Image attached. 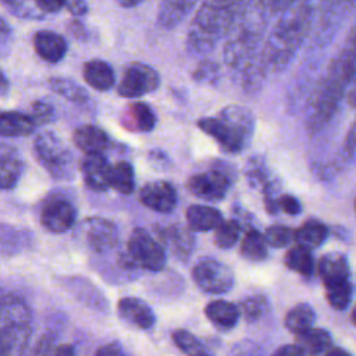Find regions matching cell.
<instances>
[{
  "instance_id": "1",
  "label": "cell",
  "mask_w": 356,
  "mask_h": 356,
  "mask_svg": "<svg viewBox=\"0 0 356 356\" xmlns=\"http://www.w3.org/2000/svg\"><path fill=\"white\" fill-rule=\"evenodd\" d=\"M243 6L245 0H203L188 29V53L193 56L210 53L229 32Z\"/></svg>"
},
{
  "instance_id": "2",
  "label": "cell",
  "mask_w": 356,
  "mask_h": 356,
  "mask_svg": "<svg viewBox=\"0 0 356 356\" xmlns=\"http://www.w3.org/2000/svg\"><path fill=\"white\" fill-rule=\"evenodd\" d=\"M312 15L313 4L310 0H303L302 4L293 6L291 11L282 15L261 53V63L267 70L282 71L291 63L307 33Z\"/></svg>"
},
{
  "instance_id": "3",
  "label": "cell",
  "mask_w": 356,
  "mask_h": 356,
  "mask_svg": "<svg viewBox=\"0 0 356 356\" xmlns=\"http://www.w3.org/2000/svg\"><path fill=\"white\" fill-rule=\"evenodd\" d=\"M197 127L211 136L222 150L239 153L249 145L253 136L254 118L246 107L229 104L220 111L218 117L200 118Z\"/></svg>"
},
{
  "instance_id": "4",
  "label": "cell",
  "mask_w": 356,
  "mask_h": 356,
  "mask_svg": "<svg viewBox=\"0 0 356 356\" xmlns=\"http://www.w3.org/2000/svg\"><path fill=\"white\" fill-rule=\"evenodd\" d=\"M355 75L353 63V39L350 40L349 49L343 54H339L335 67L332 65L328 71V76L323 81L320 90L317 92L316 100L313 102V114L309 121L314 127H321L327 122L335 113L338 103L346 90L349 82H352Z\"/></svg>"
},
{
  "instance_id": "5",
  "label": "cell",
  "mask_w": 356,
  "mask_h": 356,
  "mask_svg": "<svg viewBox=\"0 0 356 356\" xmlns=\"http://www.w3.org/2000/svg\"><path fill=\"white\" fill-rule=\"evenodd\" d=\"M266 28L264 11L252 7L235 26L224 49V61L231 70H241L248 57L256 51Z\"/></svg>"
},
{
  "instance_id": "6",
  "label": "cell",
  "mask_w": 356,
  "mask_h": 356,
  "mask_svg": "<svg viewBox=\"0 0 356 356\" xmlns=\"http://www.w3.org/2000/svg\"><path fill=\"white\" fill-rule=\"evenodd\" d=\"M35 154L47 172L57 179L71 178L74 157L67 145L51 131L40 132L33 142Z\"/></svg>"
},
{
  "instance_id": "7",
  "label": "cell",
  "mask_w": 356,
  "mask_h": 356,
  "mask_svg": "<svg viewBox=\"0 0 356 356\" xmlns=\"http://www.w3.org/2000/svg\"><path fill=\"white\" fill-rule=\"evenodd\" d=\"M128 256L136 267L149 271H161L165 267V252L163 245L145 228H135L127 243Z\"/></svg>"
},
{
  "instance_id": "8",
  "label": "cell",
  "mask_w": 356,
  "mask_h": 356,
  "mask_svg": "<svg viewBox=\"0 0 356 356\" xmlns=\"http://www.w3.org/2000/svg\"><path fill=\"white\" fill-rule=\"evenodd\" d=\"M192 280L200 291L214 295H221L231 291L235 284L232 268L228 264L211 257H203L193 266Z\"/></svg>"
},
{
  "instance_id": "9",
  "label": "cell",
  "mask_w": 356,
  "mask_h": 356,
  "mask_svg": "<svg viewBox=\"0 0 356 356\" xmlns=\"http://www.w3.org/2000/svg\"><path fill=\"white\" fill-rule=\"evenodd\" d=\"M160 75L156 68L143 63L131 64L117 88V93L125 99H138L154 92L160 86Z\"/></svg>"
},
{
  "instance_id": "10",
  "label": "cell",
  "mask_w": 356,
  "mask_h": 356,
  "mask_svg": "<svg viewBox=\"0 0 356 356\" xmlns=\"http://www.w3.org/2000/svg\"><path fill=\"white\" fill-rule=\"evenodd\" d=\"M231 185V174L224 165L195 174L186 182L188 191L204 200H221Z\"/></svg>"
},
{
  "instance_id": "11",
  "label": "cell",
  "mask_w": 356,
  "mask_h": 356,
  "mask_svg": "<svg viewBox=\"0 0 356 356\" xmlns=\"http://www.w3.org/2000/svg\"><path fill=\"white\" fill-rule=\"evenodd\" d=\"M78 236L89 250L97 253L113 249L118 241L115 225L102 217H90L82 221Z\"/></svg>"
},
{
  "instance_id": "12",
  "label": "cell",
  "mask_w": 356,
  "mask_h": 356,
  "mask_svg": "<svg viewBox=\"0 0 356 356\" xmlns=\"http://www.w3.org/2000/svg\"><path fill=\"white\" fill-rule=\"evenodd\" d=\"M76 221V209L71 200L63 196L49 199L40 211L42 225L53 232L63 234L74 227Z\"/></svg>"
},
{
  "instance_id": "13",
  "label": "cell",
  "mask_w": 356,
  "mask_h": 356,
  "mask_svg": "<svg viewBox=\"0 0 356 356\" xmlns=\"http://www.w3.org/2000/svg\"><path fill=\"white\" fill-rule=\"evenodd\" d=\"M139 202L157 213H171L178 203V193L168 181H150L139 191Z\"/></svg>"
},
{
  "instance_id": "14",
  "label": "cell",
  "mask_w": 356,
  "mask_h": 356,
  "mask_svg": "<svg viewBox=\"0 0 356 356\" xmlns=\"http://www.w3.org/2000/svg\"><path fill=\"white\" fill-rule=\"evenodd\" d=\"M117 312L124 321L140 330H150L156 324L154 312L145 300L139 298H121L117 303Z\"/></svg>"
},
{
  "instance_id": "15",
  "label": "cell",
  "mask_w": 356,
  "mask_h": 356,
  "mask_svg": "<svg viewBox=\"0 0 356 356\" xmlns=\"http://www.w3.org/2000/svg\"><path fill=\"white\" fill-rule=\"evenodd\" d=\"M110 164L103 153L85 154L81 161V172L85 185L93 192H104L108 188Z\"/></svg>"
},
{
  "instance_id": "16",
  "label": "cell",
  "mask_w": 356,
  "mask_h": 356,
  "mask_svg": "<svg viewBox=\"0 0 356 356\" xmlns=\"http://www.w3.org/2000/svg\"><path fill=\"white\" fill-rule=\"evenodd\" d=\"M33 49L46 63L56 64L64 58L68 50L67 40L53 31H38L33 35Z\"/></svg>"
},
{
  "instance_id": "17",
  "label": "cell",
  "mask_w": 356,
  "mask_h": 356,
  "mask_svg": "<svg viewBox=\"0 0 356 356\" xmlns=\"http://www.w3.org/2000/svg\"><path fill=\"white\" fill-rule=\"evenodd\" d=\"M72 142L85 154L103 153L110 146L107 134L102 128L90 124L78 127L72 134Z\"/></svg>"
},
{
  "instance_id": "18",
  "label": "cell",
  "mask_w": 356,
  "mask_h": 356,
  "mask_svg": "<svg viewBox=\"0 0 356 356\" xmlns=\"http://www.w3.org/2000/svg\"><path fill=\"white\" fill-rule=\"evenodd\" d=\"M24 170L19 152L6 143H0V189H10L17 185Z\"/></svg>"
},
{
  "instance_id": "19",
  "label": "cell",
  "mask_w": 356,
  "mask_h": 356,
  "mask_svg": "<svg viewBox=\"0 0 356 356\" xmlns=\"http://www.w3.org/2000/svg\"><path fill=\"white\" fill-rule=\"evenodd\" d=\"M82 75L85 82L100 92H107L108 89L113 88L115 82V75L113 67L100 58H93L89 60L83 64Z\"/></svg>"
},
{
  "instance_id": "20",
  "label": "cell",
  "mask_w": 356,
  "mask_h": 356,
  "mask_svg": "<svg viewBox=\"0 0 356 356\" xmlns=\"http://www.w3.org/2000/svg\"><path fill=\"white\" fill-rule=\"evenodd\" d=\"M318 274L323 284L349 280L350 267L348 257L339 252L325 253L318 261Z\"/></svg>"
},
{
  "instance_id": "21",
  "label": "cell",
  "mask_w": 356,
  "mask_h": 356,
  "mask_svg": "<svg viewBox=\"0 0 356 356\" xmlns=\"http://www.w3.org/2000/svg\"><path fill=\"white\" fill-rule=\"evenodd\" d=\"M199 0H163L159 8L157 22L163 29H172L179 25L195 8Z\"/></svg>"
},
{
  "instance_id": "22",
  "label": "cell",
  "mask_w": 356,
  "mask_h": 356,
  "mask_svg": "<svg viewBox=\"0 0 356 356\" xmlns=\"http://www.w3.org/2000/svg\"><path fill=\"white\" fill-rule=\"evenodd\" d=\"M188 227L192 231H211L214 229L224 218L218 209L203 204H191L185 213Z\"/></svg>"
},
{
  "instance_id": "23",
  "label": "cell",
  "mask_w": 356,
  "mask_h": 356,
  "mask_svg": "<svg viewBox=\"0 0 356 356\" xmlns=\"http://www.w3.org/2000/svg\"><path fill=\"white\" fill-rule=\"evenodd\" d=\"M239 307L232 302L224 299H216L206 305L204 314L207 320L221 330L232 328L239 318Z\"/></svg>"
},
{
  "instance_id": "24",
  "label": "cell",
  "mask_w": 356,
  "mask_h": 356,
  "mask_svg": "<svg viewBox=\"0 0 356 356\" xmlns=\"http://www.w3.org/2000/svg\"><path fill=\"white\" fill-rule=\"evenodd\" d=\"M296 345L305 355L317 356L324 353L332 345L331 334L324 328H307L300 334H296Z\"/></svg>"
},
{
  "instance_id": "25",
  "label": "cell",
  "mask_w": 356,
  "mask_h": 356,
  "mask_svg": "<svg viewBox=\"0 0 356 356\" xmlns=\"http://www.w3.org/2000/svg\"><path fill=\"white\" fill-rule=\"evenodd\" d=\"M36 125L28 114L19 111H0V136H28Z\"/></svg>"
},
{
  "instance_id": "26",
  "label": "cell",
  "mask_w": 356,
  "mask_h": 356,
  "mask_svg": "<svg viewBox=\"0 0 356 356\" xmlns=\"http://www.w3.org/2000/svg\"><path fill=\"white\" fill-rule=\"evenodd\" d=\"M49 86L50 89L60 95L61 97L67 99L68 102L81 106V107H89V104L92 103L90 95L75 81L70 79V78H64V76H54L49 79Z\"/></svg>"
},
{
  "instance_id": "27",
  "label": "cell",
  "mask_w": 356,
  "mask_h": 356,
  "mask_svg": "<svg viewBox=\"0 0 356 356\" xmlns=\"http://www.w3.org/2000/svg\"><path fill=\"white\" fill-rule=\"evenodd\" d=\"M161 239L172 249L177 257L185 260L188 256H191L195 238L189 229L181 225H171L161 232Z\"/></svg>"
},
{
  "instance_id": "28",
  "label": "cell",
  "mask_w": 356,
  "mask_h": 356,
  "mask_svg": "<svg viewBox=\"0 0 356 356\" xmlns=\"http://www.w3.org/2000/svg\"><path fill=\"white\" fill-rule=\"evenodd\" d=\"M328 236V228L325 224L316 218H310L305 221L298 229L293 231V241L298 242V245L314 249L321 246Z\"/></svg>"
},
{
  "instance_id": "29",
  "label": "cell",
  "mask_w": 356,
  "mask_h": 356,
  "mask_svg": "<svg viewBox=\"0 0 356 356\" xmlns=\"http://www.w3.org/2000/svg\"><path fill=\"white\" fill-rule=\"evenodd\" d=\"M157 122L156 113L153 108L143 102H135L128 106L125 127L139 132H150Z\"/></svg>"
},
{
  "instance_id": "30",
  "label": "cell",
  "mask_w": 356,
  "mask_h": 356,
  "mask_svg": "<svg viewBox=\"0 0 356 356\" xmlns=\"http://www.w3.org/2000/svg\"><path fill=\"white\" fill-rule=\"evenodd\" d=\"M108 188L122 195H131L135 189V171L131 163L118 161L110 167Z\"/></svg>"
},
{
  "instance_id": "31",
  "label": "cell",
  "mask_w": 356,
  "mask_h": 356,
  "mask_svg": "<svg viewBox=\"0 0 356 356\" xmlns=\"http://www.w3.org/2000/svg\"><path fill=\"white\" fill-rule=\"evenodd\" d=\"M314 320H316L314 309L309 303H298L285 314L284 324L289 332L296 335L313 327Z\"/></svg>"
},
{
  "instance_id": "32",
  "label": "cell",
  "mask_w": 356,
  "mask_h": 356,
  "mask_svg": "<svg viewBox=\"0 0 356 356\" xmlns=\"http://www.w3.org/2000/svg\"><path fill=\"white\" fill-rule=\"evenodd\" d=\"M284 264L289 270H292L303 277H312L313 271H314V260H313V254H312L310 249L303 248L300 245L291 248L285 253Z\"/></svg>"
},
{
  "instance_id": "33",
  "label": "cell",
  "mask_w": 356,
  "mask_h": 356,
  "mask_svg": "<svg viewBox=\"0 0 356 356\" xmlns=\"http://www.w3.org/2000/svg\"><path fill=\"white\" fill-rule=\"evenodd\" d=\"M324 291H325V299L328 305L335 310H339V312L346 310V307L352 302L353 285L350 278L324 284Z\"/></svg>"
},
{
  "instance_id": "34",
  "label": "cell",
  "mask_w": 356,
  "mask_h": 356,
  "mask_svg": "<svg viewBox=\"0 0 356 356\" xmlns=\"http://www.w3.org/2000/svg\"><path fill=\"white\" fill-rule=\"evenodd\" d=\"M267 243L264 241V236L257 229H248L242 243H241V254L250 261H263L268 256Z\"/></svg>"
},
{
  "instance_id": "35",
  "label": "cell",
  "mask_w": 356,
  "mask_h": 356,
  "mask_svg": "<svg viewBox=\"0 0 356 356\" xmlns=\"http://www.w3.org/2000/svg\"><path fill=\"white\" fill-rule=\"evenodd\" d=\"M171 338L175 346L186 356H213L210 349L186 330H175Z\"/></svg>"
},
{
  "instance_id": "36",
  "label": "cell",
  "mask_w": 356,
  "mask_h": 356,
  "mask_svg": "<svg viewBox=\"0 0 356 356\" xmlns=\"http://www.w3.org/2000/svg\"><path fill=\"white\" fill-rule=\"evenodd\" d=\"M241 235V224L236 220H222L214 228V243L221 249L232 248Z\"/></svg>"
},
{
  "instance_id": "37",
  "label": "cell",
  "mask_w": 356,
  "mask_h": 356,
  "mask_svg": "<svg viewBox=\"0 0 356 356\" xmlns=\"http://www.w3.org/2000/svg\"><path fill=\"white\" fill-rule=\"evenodd\" d=\"M263 236L271 248H286L293 241V229L284 224H273L266 229Z\"/></svg>"
},
{
  "instance_id": "38",
  "label": "cell",
  "mask_w": 356,
  "mask_h": 356,
  "mask_svg": "<svg viewBox=\"0 0 356 356\" xmlns=\"http://www.w3.org/2000/svg\"><path fill=\"white\" fill-rule=\"evenodd\" d=\"M266 310H267V300L260 295H254L243 299L239 307V312H242V314L249 323H254L260 320L264 316Z\"/></svg>"
},
{
  "instance_id": "39",
  "label": "cell",
  "mask_w": 356,
  "mask_h": 356,
  "mask_svg": "<svg viewBox=\"0 0 356 356\" xmlns=\"http://www.w3.org/2000/svg\"><path fill=\"white\" fill-rule=\"evenodd\" d=\"M197 83L214 85L220 79V65L214 60H203L192 74Z\"/></svg>"
},
{
  "instance_id": "40",
  "label": "cell",
  "mask_w": 356,
  "mask_h": 356,
  "mask_svg": "<svg viewBox=\"0 0 356 356\" xmlns=\"http://www.w3.org/2000/svg\"><path fill=\"white\" fill-rule=\"evenodd\" d=\"M32 113H31V118L35 122V125H43V124H49L54 120L56 113H54V107L44 102V100H36L32 103Z\"/></svg>"
},
{
  "instance_id": "41",
  "label": "cell",
  "mask_w": 356,
  "mask_h": 356,
  "mask_svg": "<svg viewBox=\"0 0 356 356\" xmlns=\"http://www.w3.org/2000/svg\"><path fill=\"white\" fill-rule=\"evenodd\" d=\"M277 206L288 216H298L302 211L300 202L292 195H280L277 196Z\"/></svg>"
},
{
  "instance_id": "42",
  "label": "cell",
  "mask_w": 356,
  "mask_h": 356,
  "mask_svg": "<svg viewBox=\"0 0 356 356\" xmlns=\"http://www.w3.org/2000/svg\"><path fill=\"white\" fill-rule=\"evenodd\" d=\"M35 4L43 13H57L64 7L65 0H35Z\"/></svg>"
},
{
  "instance_id": "43",
  "label": "cell",
  "mask_w": 356,
  "mask_h": 356,
  "mask_svg": "<svg viewBox=\"0 0 356 356\" xmlns=\"http://www.w3.org/2000/svg\"><path fill=\"white\" fill-rule=\"evenodd\" d=\"M95 356H125L124 349L118 342H110L97 349Z\"/></svg>"
},
{
  "instance_id": "44",
  "label": "cell",
  "mask_w": 356,
  "mask_h": 356,
  "mask_svg": "<svg viewBox=\"0 0 356 356\" xmlns=\"http://www.w3.org/2000/svg\"><path fill=\"white\" fill-rule=\"evenodd\" d=\"M64 7L72 14V15H83L88 13V3L86 0H65Z\"/></svg>"
},
{
  "instance_id": "45",
  "label": "cell",
  "mask_w": 356,
  "mask_h": 356,
  "mask_svg": "<svg viewBox=\"0 0 356 356\" xmlns=\"http://www.w3.org/2000/svg\"><path fill=\"white\" fill-rule=\"evenodd\" d=\"M271 356H306L296 343H288L277 348Z\"/></svg>"
},
{
  "instance_id": "46",
  "label": "cell",
  "mask_w": 356,
  "mask_h": 356,
  "mask_svg": "<svg viewBox=\"0 0 356 356\" xmlns=\"http://www.w3.org/2000/svg\"><path fill=\"white\" fill-rule=\"evenodd\" d=\"M345 153L348 154L349 160H353L355 157V125L352 124L349 128V132L346 135L345 140Z\"/></svg>"
},
{
  "instance_id": "47",
  "label": "cell",
  "mask_w": 356,
  "mask_h": 356,
  "mask_svg": "<svg viewBox=\"0 0 356 356\" xmlns=\"http://www.w3.org/2000/svg\"><path fill=\"white\" fill-rule=\"evenodd\" d=\"M68 29H70V32L76 39H79V40H85L86 39V29H85V26L79 21H76V19L71 21L70 25H68Z\"/></svg>"
},
{
  "instance_id": "48",
  "label": "cell",
  "mask_w": 356,
  "mask_h": 356,
  "mask_svg": "<svg viewBox=\"0 0 356 356\" xmlns=\"http://www.w3.org/2000/svg\"><path fill=\"white\" fill-rule=\"evenodd\" d=\"M323 356H352L346 349L339 346H330Z\"/></svg>"
},
{
  "instance_id": "49",
  "label": "cell",
  "mask_w": 356,
  "mask_h": 356,
  "mask_svg": "<svg viewBox=\"0 0 356 356\" xmlns=\"http://www.w3.org/2000/svg\"><path fill=\"white\" fill-rule=\"evenodd\" d=\"M53 356H75V350L71 345H61L57 348Z\"/></svg>"
},
{
  "instance_id": "50",
  "label": "cell",
  "mask_w": 356,
  "mask_h": 356,
  "mask_svg": "<svg viewBox=\"0 0 356 356\" xmlns=\"http://www.w3.org/2000/svg\"><path fill=\"white\" fill-rule=\"evenodd\" d=\"M8 90H10L8 79H7V76L4 75V72L0 70V96L8 95Z\"/></svg>"
},
{
  "instance_id": "51",
  "label": "cell",
  "mask_w": 356,
  "mask_h": 356,
  "mask_svg": "<svg viewBox=\"0 0 356 356\" xmlns=\"http://www.w3.org/2000/svg\"><path fill=\"white\" fill-rule=\"evenodd\" d=\"M11 29L8 26V24L0 17V40H4L8 35H10Z\"/></svg>"
},
{
  "instance_id": "52",
  "label": "cell",
  "mask_w": 356,
  "mask_h": 356,
  "mask_svg": "<svg viewBox=\"0 0 356 356\" xmlns=\"http://www.w3.org/2000/svg\"><path fill=\"white\" fill-rule=\"evenodd\" d=\"M118 6L121 7H125V8H129V7H135L138 6L139 3H142L143 0H115Z\"/></svg>"
},
{
  "instance_id": "53",
  "label": "cell",
  "mask_w": 356,
  "mask_h": 356,
  "mask_svg": "<svg viewBox=\"0 0 356 356\" xmlns=\"http://www.w3.org/2000/svg\"><path fill=\"white\" fill-rule=\"evenodd\" d=\"M0 3H1V4H4V6H10V7H13V6H17L18 0H0Z\"/></svg>"
}]
</instances>
